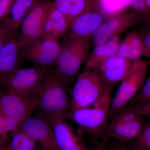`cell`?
Listing matches in <instances>:
<instances>
[{
    "label": "cell",
    "mask_w": 150,
    "mask_h": 150,
    "mask_svg": "<svg viewBox=\"0 0 150 150\" xmlns=\"http://www.w3.org/2000/svg\"><path fill=\"white\" fill-rule=\"evenodd\" d=\"M113 87L108 86L103 95L92 105L71 111L66 120L76 123L80 130L87 132L93 138H99L105 135L110 115Z\"/></svg>",
    "instance_id": "1"
},
{
    "label": "cell",
    "mask_w": 150,
    "mask_h": 150,
    "mask_svg": "<svg viewBox=\"0 0 150 150\" xmlns=\"http://www.w3.org/2000/svg\"><path fill=\"white\" fill-rule=\"evenodd\" d=\"M51 73L45 67L34 65L30 68H17L1 79L7 91L25 99H38L40 87Z\"/></svg>",
    "instance_id": "2"
},
{
    "label": "cell",
    "mask_w": 150,
    "mask_h": 150,
    "mask_svg": "<svg viewBox=\"0 0 150 150\" xmlns=\"http://www.w3.org/2000/svg\"><path fill=\"white\" fill-rule=\"evenodd\" d=\"M38 116L59 115L66 119L71 111L67 86L54 73L43 82L38 93Z\"/></svg>",
    "instance_id": "3"
},
{
    "label": "cell",
    "mask_w": 150,
    "mask_h": 150,
    "mask_svg": "<svg viewBox=\"0 0 150 150\" xmlns=\"http://www.w3.org/2000/svg\"><path fill=\"white\" fill-rule=\"evenodd\" d=\"M89 40L68 35L54 64L56 71L54 73L66 85L74 79L88 54Z\"/></svg>",
    "instance_id": "4"
},
{
    "label": "cell",
    "mask_w": 150,
    "mask_h": 150,
    "mask_svg": "<svg viewBox=\"0 0 150 150\" xmlns=\"http://www.w3.org/2000/svg\"><path fill=\"white\" fill-rule=\"evenodd\" d=\"M108 86L96 70L83 71L78 76L71 91V111L92 105Z\"/></svg>",
    "instance_id": "5"
},
{
    "label": "cell",
    "mask_w": 150,
    "mask_h": 150,
    "mask_svg": "<svg viewBox=\"0 0 150 150\" xmlns=\"http://www.w3.org/2000/svg\"><path fill=\"white\" fill-rule=\"evenodd\" d=\"M149 62L140 59L132 62L131 69L112 99L110 115H115L134 98L144 84Z\"/></svg>",
    "instance_id": "6"
},
{
    "label": "cell",
    "mask_w": 150,
    "mask_h": 150,
    "mask_svg": "<svg viewBox=\"0 0 150 150\" xmlns=\"http://www.w3.org/2000/svg\"><path fill=\"white\" fill-rule=\"evenodd\" d=\"M51 2L48 0H39L25 17L21 23V32L17 37L21 50L42 39Z\"/></svg>",
    "instance_id": "7"
},
{
    "label": "cell",
    "mask_w": 150,
    "mask_h": 150,
    "mask_svg": "<svg viewBox=\"0 0 150 150\" xmlns=\"http://www.w3.org/2000/svg\"><path fill=\"white\" fill-rule=\"evenodd\" d=\"M142 16L132 10L122 13L105 20L92 36L94 46L104 43L111 38L119 35L133 25L145 20Z\"/></svg>",
    "instance_id": "8"
},
{
    "label": "cell",
    "mask_w": 150,
    "mask_h": 150,
    "mask_svg": "<svg viewBox=\"0 0 150 150\" xmlns=\"http://www.w3.org/2000/svg\"><path fill=\"white\" fill-rule=\"evenodd\" d=\"M38 107V99L22 98L0 88V114L19 125Z\"/></svg>",
    "instance_id": "9"
},
{
    "label": "cell",
    "mask_w": 150,
    "mask_h": 150,
    "mask_svg": "<svg viewBox=\"0 0 150 150\" xmlns=\"http://www.w3.org/2000/svg\"><path fill=\"white\" fill-rule=\"evenodd\" d=\"M41 117L46 119L53 127L58 150H87L81 131L77 134L64 117L51 115Z\"/></svg>",
    "instance_id": "10"
},
{
    "label": "cell",
    "mask_w": 150,
    "mask_h": 150,
    "mask_svg": "<svg viewBox=\"0 0 150 150\" xmlns=\"http://www.w3.org/2000/svg\"><path fill=\"white\" fill-rule=\"evenodd\" d=\"M59 40L42 39L27 48L21 50V56L34 65L45 67L54 64L61 49Z\"/></svg>",
    "instance_id": "11"
},
{
    "label": "cell",
    "mask_w": 150,
    "mask_h": 150,
    "mask_svg": "<svg viewBox=\"0 0 150 150\" xmlns=\"http://www.w3.org/2000/svg\"><path fill=\"white\" fill-rule=\"evenodd\" d=\"M93 1L91 5L73 22L69 35L78 38L91 40L94 33L105 20V16Z\"/></svg>",
    "instance_id": "12"
},
{
    "label": "cell",
    "mask_w": 150,
    "mask_h": 150,
    "mask_svg": "<svg viewBox=\"0 0 150 150\" xmlns=\"http://www.w3.org/2000/svg\"><path fill=\"white\" fill-rule=\"evenodd\" d=\"M18 129L39 143L42 147L58 150L53 127L45 118L31 115L19 125Z\"/></svg>",
    "instance_id": "13"
},
{
    "label": "cell",
    "mask_w": 150,
    "mask_h": 150,
    "mask_svg": "<svg viewBox=\"0 0 150 150\" xmlns=\"http://www.w3.org/2000/svg\"><path fill=\"white\" fill-rule=\"evenodd\" d=\"M132 64L129 60L115 55L105 59L96 70L106 85L113 86L126 77Z\"/></svg>",
    "instance_id": "14"
},
{
    "label": "cell",
    "mask_w": 150,
    "mask_h": 150,
    "mask_svg": "<svg viewBox=\"0 0 150 150\" xmlns=\"http://www.w3.org/2000/svg\"><path fill=\"white\" fill-rule=\"evenodd\" d=\"M143 116L128 122H111L108 126L105 138L111 137L122 143L137 139L144 124Z\"/></svg>",
    "instance_id": "15"
},
{
    "label": "cell",
    "mask_w": 150,
    "mask_h": 150,
    "mask_svg": "<svg viewBox=\"0 0 150 150\" xmlns=\"http://www.w3.org/2000/svg\"><path fill=\"white\" fill-rule=\"evenodd\" d=\"M69 29V26L66 17L51 2L43 26L42 38L59 40L66 35Z\"/></svg>",
    "instance_id": "16"
},
{
    "label": "cell",
    "mask_w": 150,
    "mask_h": 150,
    "mask_svg": "<svg viewBox=\"0 0 150 150\" xmlns=\"http://www.w3.org/2000/svg\"><path fill=\"white\" fill-rule=\"evenodd\" d=\"M21 50L16 37L0 50V79L18 68Z\"/></svg>",
    "instance_id": "17"
},
{
    "label": "cell",
    "mask_w": 150,
    "mask_h": 150,
    "mask_svg": "<svg viewBox=\"0 0 150 150\" xmlns=\"http://www.w3.org/2000/svg\"><path fill=\"white\" fill-rule=\"evenodd\" d=\"M38 1L16 0L10 11V16H7L2 22L10 29L16 30L28 13Z\"/></svg>",
    "instance_id": "18"
},
{
    "label": "cell",
    "mask_w": 150,
    "mask_h": 150,
    "mask_svg": "<svg viewBox=\"0 0 150 150\" xmlns=\"http://www.w3.org/2000/svg\"><path fill=\"white\" fill-rule=\"evenodd\" d=\"M37 143L20 129H18L11 134L8 145L12 150H36Z\"/></svg>",
    "instance_id": "19"
},
{
    "label": "cell",
    "mask_w": 150,
    "mask_h": 150,
    "mask_svg": "<svg viewBox=\"0 0 150 150\" xmlns=\"http://www.w3.org/2000/svg\"><path fill=\"white\" fill-rule=\"evenodd\" d=\"M128 34L131 46L129 61L133 62L141 59L142 57H146L144 46L140 32L133 31Z\"/></svg>",
    "instance_id": "20"
},
{
    "label": "cell",
    "mask_w": 150,
    "mask_h": 150,
    "mask_svg": "<svg viewBox=\"0 0 150 150\" xmlns=\"http://www.w3.org/2000/svg\"><path fill=\"white\" fill-rule=\"evenodd\" d=\"M106 59L105 54V43L95 46L94 48L87 56L83 71L96 69L98 66Z\"/></svg>",
    "instance_id": "21"
},
{
    "label": "cell",
    "mask_w": 150,
    "mask_h": 150,
    "mask_svg": "<svg viewBox=\"0 0 150 150\" xmlns=\"http://www.w3.org/2000/svg\"><path fill=\"white\" fill-rule=\"evenodd\" d=\"M16 121L0 114V150L6 146L10 134L18 129Z\"/></svg>",
    "instance_id": "22"
},
{
    "label": "cell",
    "mask_w": 150,
    "mask_h": 150,
    "mask_svg": "<svg viewBox=\"0 0 150 150\" xmlns=\"http://www.w3.org/2000/svg\"><path fill=\"white\" fill-rule=\"evenodd\" d=\"M131 150H150V121L145 122Z\"/></svg>",
    "instance_id": "23"
},
{
    "label": "cell",
    "mask_w": 150,
    "mask_h": 150,
    "mask_svg": "<svg viewBox=\"0 0 150 150\" xmlns=\"http://www.w3.org/2000/svg\"><path fill=\"white\" fill-rule=\"evenodd\" d=\"M150 103V75L141 89V91L133 100L129 106L144 105Z\"/></svg>",
    "instance_id": "24"
},
{
    "label": "cell",
    "mask_w": 150,
    "mask_h": 150,
    "mask_svg": "<svg viewBox=\"0 0 150 150\" xmlns=\"http://www.w3.org/2000/svg\"><path fill=\"white\" fill-rule=\"evenodd\" d=\"M121 43L119 35L111 38L105 43V54L106 59L117 55Z\"/></svg>",
    "instance_id": "25"
},
{
    "label": "cell",
    "mask_w": 150,
    "mask_h": 150,
    "mask_svg": "<svg viewBox=\"0 0 150 150\" xmlns=\"http://www.w3.org/2000/svg\"><path fill=\"white\" fill-rule=\"evenodd\" d=\"M131 10L142 16H150V12L146 5L144 0H127Z\"/></svg>",
    "instance_id": "26"
},
{
    "label": "cell",
    "mask_w": 150,
    "mask_h": 150,
    "mask_svg": "<svg viewBox=\"0 0 150 150\" xmlns=\"http://www.w3.org/2000/svg\"><path fill=\"white\" fill-rule=\"evenodd\" d=\"M16 37L15 30L10 29L0 22V50L14 38Z\"/></svg>",
    "instance_id": "27"
},
{
    "label": "cell",
    "mask_w": 150,
    "mask_h": 150,
    "mask_svg": "<svg viewBox=\"0 0 150 150\" xmlns=\"http://www.w3.org/2000/svg\"><path fill=\"white\" fill-rule=\"evenodd\" d=\"M131 51V42L129 35L127 34L123 41L121 42L117 55L129 60Z\"/></svg>",
    "instance_id": "28"
},
{
    "label": "cell",
    "mask_w": 150,
    "mask_h": 150,
    "mask_svg": "<svg viewBox=\"0 0 150 150\" xmlns=\"http://www.w3.org/2000/svg\"><path fill=\"white\" fill-rule=\"evenodd\" d=\"M53 3L57 9L67 19L71 8L70 0H54Z\"/></svg>",
    "instance_id": "29"
},
{
    "label": "cell",
    "mask_w": 150,
    "mask_h": 150,
    "mask_svg": "<svg viewBox=\"0 0 150 150\" xmlns=\"http://www.w3.org/2000/svg\"><path fill=\"white\" fill-rule=\"evenodd\" d=\"M16 0H0V21L6 18Z\"/></svg>",
    "instance_id": "30"
},
{
    "label": "cell",
    "mask_w": 150,
    "mask_h": 150,
    "mask_svg": "<svg viewBox=\"0 0 150 150\" xmlns=\"http://www.w3.org/2000/svg\"><path fill=\"white\" fill-rule=\"evenodd\" d=\"M127 108L132 112L138 115L143 117L148 116L150 117V103L144 105L129 106Z\"/></svg>",
    "instance_id": "31"
},
{
    "label": "cell",
    "mask_w": 150,
    "mask_h": 150,
    "mask_svg": "<svg viewBox=\"0 0 150 150\" xmlns=\"http://www.w3.org/2000/svg\"><path fill=\"white\" fill-rule=\"evenodd\" d=\"M146 52V57L150 58V28L140 31Z\"/></svg>",
    "instance_id": "32"
},
{
    "label": "cell",
    "mask_w": 150,
    "mask_h": 150,
    "mask_svg": "<svg viewBox=\"0 0 150 150\" xmlns=\"http://www.w3.org/2000/svg\"><path fill=\"white\" fill-rule=\"evenodd\" d=\"M105 142H106V140H103V142L100 144L99 146L97 148L96 150H115L114 149L113 146L109 148V149H103V147H104V145L105 144Z\"/></svg>",
    "instance_id": "33"
},
{
    "label": "cell",
    "mask_w": 150,
    "mask_h": 150,
    "mask_svg": "<svg viewBox=\"0 0 150 150\" xmlns=\"http://www.w3.org/2000/svg\"><path fill=\"white\" fill-rule=\"evenodd\" d=\"M112 146L115 150H128L126 147L122 144L115 145Z\"/></svg>",
    "instance_id": "34"
},
{
    "label": "cell",
    "mask_w": 150,
    "mask_h": 150,
    "mask_svg": "<svg viewBox=\"0 0 150 150\" xmlns=\"http://www.w3.org/2000/svg\"><path fill=\"white\" fill-rule=\"evenodd\" d=\"M71 5L74 4H79V3L86 2L90 1L91 0H70Z\"/></svg>",
    "instance_id": "35"
},
{
    "label": "cell",
    "mask_w": 150,
    "mask_h": 150,
    "mask_svg": "<svg viewBox=\"0 0 150 150\" xmlns=\"http://www.w3.org/2000/svg\"><path fill=\"white\" fill-rule=\"evenodd\" d=\"M144 1L148 9L150 12V0H144Z\"/></svg>",
    "instance_id": "36"
},
{
    "label": "cell",
    "mask_w": 150,
    "mask_h": 150,
    "mask_svg": "<svg viewBox=\"0 0 150 150\" xmlns=\"http://www.w3.org/2000/svg\"><path fill=\"white\" fill-rule=\"evenodd\" d=\"M1 150H12L10 148V147L8 145H7V146H6V147H5L4 148V149H2Z\"/></svg>",
    "instance_id": "37"
},
{
    "label": "cell",
    "mask_w": 150,
    "mask_h": 150,
    "mask_svg": "<svg viewBox=\"0 0 150 150\" xmlns=\"http://www.w3.org/2000/svg\"><path fill=\"white\" fill-rule=\"evenodd\" d=\"M36 150H54L52 149H47V148L42 147H41V148L40 149H36Z\"/></svg>",
    "instance_id": "38"
},
{
    "label": "cell",
    "mask_w": 150,
    "mask_h": 150,
    "mask_svg": "<svg viewBox=\"0 0 150 150\" xmlns=\"http://www.w3.org/2000/svg\"><path fill=\"white\" fill-rule=\"evenodd\" d=\"M146 19L147 20L149 21V22L150 23V16L148 17ZM149 28H150V25Z\"/></svg>",
    "instance_id": "39"
}]
</instances>
